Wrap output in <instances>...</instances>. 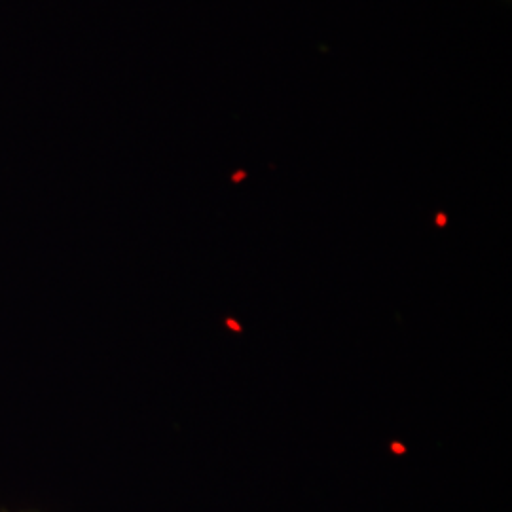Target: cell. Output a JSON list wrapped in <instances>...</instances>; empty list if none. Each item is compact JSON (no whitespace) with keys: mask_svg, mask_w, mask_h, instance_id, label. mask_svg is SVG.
Wrapping results in <instances>:
<instances>
[{"mask_svg":"<svg viewBox=\"0 0 512 512\" xmlns=\"http://www.w3.org/2000/svg\"><path fill=\"white\" fill-rule=\"evenodd\" d=\"M0 512H8V511H0Z\"/></svg>","mask_w":512,"mask_h":512,"instance_id":"1","label":"cell"}]
</instances>
